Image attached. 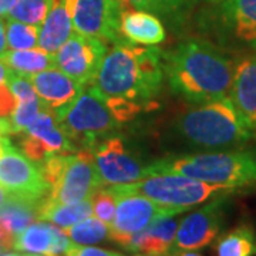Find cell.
<instances>
[{"label": "cell", "instance_id": "27", "mask_svg": "<svg viewBox=\"0 0 256 256\" xmlns=\"http://www.w3.org/2000/svg\"><path fill=\"white\" fill-rule=\"evenodd\" d=\"M52 3L53 0H18L8 13V18L40 28L52 8Z\"/></svg>", "mask_w": 256, "mask_h": 256}, {"label": "cell", "instance_id": "7", "mask_svg": "<svg viewBox=\"0 0 256 256\" xmlns=\"http://www.w3.org/2000/svg\"><path fill=\"white\" fill-rule=\"evenodd\" d=\"M54 116L57 126L70 141L92 148L98 138L116 130L120 122L106 101L92 88L82 92L76 100L56 110Z\"/></svg>", "mask_w": 256, "mask_h": 256}, {"label": "cell", "instance_id": "33", "mask_svg": "<svg viewBox=\"0 0 256 256\" xmlns=\"http://www.w3.org/2000/svg\"><path fill=\"white\" fill-rule=\"evenodd\" d=\"M66 256H126L121 255L118 252L108 250V249H102V248H94L88 245H78L72 242V245L68 248Z\"/></svg>", "mask_w": 256, "mask_h": 256}, {"label": "cell", "instance_id": "42", "mask_svg": "<svg viewBox=\"0 0 256 256\" xmlns=\"http://www.w3.org/2000/svg\"><path fill=\"white\" fill-rule=\"evenodd\" d=\"M24 256H42V255H36V254H26ZM44 256H46V255H44Z\"/></svg>", "mask_w": 256, "mask_h": 256}, {"label": "cell", "instance_id": "10", "mask_svg": "<svg viewBox=\"0 0 256 256\" xmlns=\"http://www.w3.org/2000/svg\"><path fill=\"white\" fill-rule=\"evenodd\" d=\"M107 188L116 195V215L110 225V239L116 244L146 229L161 216H174L184 212L178 208L156 204L140 194L120 191L114 186Z\"/></svg>", "mask_w": 256, "mask_h": 256}, {"label": "cell", "instance_id": "35", "mask_svg": "<svg viewBox=\"0 0 256 256\" xmlns=\"http://www.w3.org/2000/svg\"><path fill=\"white\" fill-rule=\"evenodd\" d=\"M8 38H6V20L0 16V56L8 50Z\"/></svg>", "mask_w": 256, "mask_h": 256}, {"label": "cell", "instance_id": "14", "mask_svg": "<svg viewBox=\"0 0 256 256\" xmlns=\"http://www.w3.org/2000/svg\"><path fill=\"white\" fill-rule=\"evenodd\" d=\"M24 132L26 136L20 141L22 151L36 164L42 165L48 156L56 154L74 152L72 141L57 126L56 116L46 102Z\"/></svg>", "mask_w": 256, "mask_h": 256}, {"label": "cell", "instance_id": "25", "mask_svg": "<svg viewBox=\"0 0 256 256\" xmlns=\"http://www.w3.org/2000/svg\"><path fill=\"white\" fill-rule=\"evenodd\" d=\"M216 256H256V232L248 224L230 229L215 245Z\"/></svg>", "mask_w": 256, "mask_h": 256}, {"label": "cell", "instance_id": "30", "mask_svg": "<svg viewBox=\"0 0 256 256\" xmlns=\"http://www.w3.org/2000/svg\"><path fill=\"white\" fill-rule=\"evenodd\" d=\"M43 106H44V101L40 97L34 98V100L18 102L16 110L9 118L10 132L18 134V132L24 131L28 127V124L36 118L37 114L43 108Z\"/></svg>", "mask_w": 256, "mask_h": 256}, {"label": "cell", "instance_id": "40", "mask_svg": "<svg viewBox=\"0 0 256 256\" xmlns=\"http://www.w3.org/2000/svg\"><path fill=\"white\" fill-rule=\"evenodd\" d=\"M170 256H202L194 250H182V252H172Z\"/></svg>", "mask_w": 256, "mask_h": 256}, {"label": "cell", "instance_id": "32", "mask_svg": "<svg viewBox=\"0 0 256 256\" xmlns=\"http://www.w3.org/2000/svg\"><path fill=\"white\" fill-rule=\"evenodd\" d=\"M18 100L9 88L8 82H0V118L9 120L16 110Z\"/></svg>", "mask_w": 256, "mask_h": 256}, {"label": "cell", "instance_id": "17", "mask_svg": "<svg viewBox=\"0 0 256 256\" xmlns=\"http://www.w3.org/2000/svg\"><path fill=\"white\" fill-rule=\"evenodd\" d=\"M28 78L33 84L37 96L50 108L54 110L67 106L84 92L82 84L57 68H48L40 73L32 74Z\"/></svg>", "mask_w": 256, "mask_h": 256}, {"label": "cell", "instance_id": "38", "mask_svg": "<svg viewBox=\"0 0 256 256\" xmlns=\"http://www.w3.org/2000/svg\"><path fill=\"white\" fill-rule=\"evenodd\" d=\"M8 134H12L10 132L9 120L0 118V137H6Z\"/></svg>", "mask_w": 256, "mask_h": 256}, {"label": "cell", "instance_id": "3", "mask_svg": "<svg viewBox=\"0 0 256 256\" xmlns=\"http://www.w3.org/2000/svg\"><path fill=\"white\" fill-rule=\"evenodd\" d=\"M174 130L188 144L205 150L239 146L254 137V128L242 118L229 96L186 110L176 118Z\"/></svg>", "mask_w": 256, "mask_h": 256}, {"label": "cell", "instance_id": "20", "mask_svg": "<svg viewBox=\"0 0 256 256\" xmlns=\"http://www.w3.org/2000/svg\"><path fill=\"white\" fill-rule=\"evenodd\" d=\"M120 30L122 38L130 43L156 46L165 40L164 26L156 14L144 10H131L127 3L121 14Z\"/></svg>", "mask_w": 256, "mask_h": 256}, {"label": "cell", "instance_id": "28", "mask_svg": "<svg viewBox=\"0 0 256 256\" xmlns=\"http://www.w3.org/2000/svg\"><path fill=\"white\" fill-rule=\"evenodd\" d=\"M6 38H8V46L13 50L34 48L37 47L38 28L8 18H6Z\"/></svg>", "mask_w": 256, "mask_h": 256}, {"label": "cell", "instance_id": "2", "mask_svg": "<svg viewBox=\"0 0 256 256\" xmlns=\"http://www.w3.org/2000/svg\"><path fill=\"white\" fill-rule=\"evenodd\" d=\"M171 90L190 102L202 104L228 97L235 66L206 40H188L162 56Z\"/></svg>", "mask_w": 256, "mask_h": 256}, {"label": "cell", "instance_id": "15", "mask_svg": "<svg viewBox=\"0 0 256 256\" xmlns=\"http://www.w3.org/2000/svg\"><path fill=\"white\" fill-rule=\"evenodd\" d=\"M226 196H216L200 210L191 212L178 225L174 248L180 250H196L210 245L218 236L225 215Z\"/></svg>", "mask_w": 256, "mask_h": 256}, {"label": "cell", "instance_id": "11", "mask_svg": "<svg viewBox=\"0 0 256 256\" xmlns=\"http://www.w3.org/2000/svg\"><path fill=\"white\" fill-rule=\"evenodd\" d=\"M212 28L222 43L256 50V0H220Z\"/></svg>", "mask_w": 256, "mask_h": 256}, {"label": "cell", "instance_id": "36", "mask_svg": "<svg viewBox=\"0 0 256 256\" xmlns=\"http://www.w3.org/2000/svg\"><path fill=\"white\" fill-rule=\"evenodd\" d=\"M16 3L18 0H0V16H8V13Z\"/></svg>", "mask_w": 256, "mask_h": 256}, {"label": "cell", "instance_id": "19", "mask_svg": "<svg viewBox=\"0 0 256 256\" xmlns=\"http://www.w3.org/2000/svg\"><path fill=\"white\" fill-rule=\"evenodd\" d=\"M73 34V20L67 0H53L44 22L38 28L37 47L54 54Z\"/></svg>", "mask_w": 256, "mask_h": 256}, {"label": "cell", "instance_id": "43", "mask_svg": "<svg viewBox=\"0 0 256 256\" xmlns=\"http://www.w3.org/2000/svg\"><path fill=\"white\" fill-rule=\"evenodd\" d=\"M208 2H220V0H208Z\"/></svg>", "mask_w": 256, "mask_h": 256}, {"label": "cell", "instance_id": "21", "mask_svg": "<svg viewBox=\"0 0 256 256\" xmlns=\"http://www.w3.org/2000/svg\"><path fill=\"white\" fill-rule=\"evenodd\" d=\"M43 200H32L10 195L9 201L0 208V229L14 236L20 230L38 220Z\"/></svg>", "mask_w": 256, "mask_h": 256}, {"label": "cell", "instance_id": "41", "mask_svg": "<svg viewBox=\"0 0 256 256\" xmlns=\"http://www.w3.org/2000/svg\"><path fill=\"white\" fill-rule=\"evenodd\" d=\"M2 256H24V255H20V254H3Z\"/></svg>", "mask_w": 256, "mask_h": 256}, {"label": "cell", "instance_id": "8", "mask_svg": "<svg viewBox=\"0 0 256 256\" xmlns=\"http://www.w3.org/2000/svg\"><path fill=\"white\" fill-rule=\"evenodd\" d=\"M0 185L10 195L32 200H44L50 188L42 166L8 137H0Z\"/></svg>", "mask_w": 256, "mask_h": 256}, {"label": "cell", "instance_id": "16", "mask_svg": "<svg viewBox=\"0 0 256 256\" xmlns=\"http://www.w3.org/2000/svg\"><path fill=\"white\" fill-rule=\"evenodd\" d=\"M176 229L178 220L174 216H161L118 245L142 256H170L174 252Z\"/></svg>", "mask_w": 256, "mask_h": 256}, {"label": "cell", "instance_id": "5", "mask_svg": "<svg viewBox=\"0 0 256 256\" xmlns=\"http://www.w3.org/2000/svg\"><path fill=\"white\" fill-rule=\"evenodd\" d=\"M40 166L50 186L44 201L50 204H77L102 188L92 151L56 154Z\"/></svg>", "mask_w": 256, "mask_h": 256}, {"label": "cell", "instance_id": "22", "mask_svg": "<svg viewBox=\"0 0 256 256\" xmlns=\"http://www.w3.org/2000/svg\"><path fill=\"white\" fill-rule=\"evenodd\" d=\"M58 226L44 222H33L13 236L12 248L24 254L50 256Z\"/></svg>", "mask_w": 256, "mask_h": 256}, {"label": "cell", "instance_id": "39", "mask_svg": "<svg viewBox=\"0 0 256 256\" xmlns=\"http://www.w3.org/2000/svg\"><path fill=\"white\" fill-rule=\"evenodd\" d=\"M9 198H10V194L2 185H0V208L6 204V202L9 201Z\"/></svg>", "mask_w": 256, "mask_h": 256}, {"label": "cell", "instance_id": "18", "mask_svg": "<svg viewBox=\"0 0 256 256\" xmlns=\"http://www.w3.org/2000/svg\"><path fill=\"white\" fill-rule=\"evenodd\" d=\"M229 97L250 128H256V54L235 67Z\"/></svg>", "mask_w": 256, "mask_h": 256}, {"label": "cell", "instance_id": "29", "mask_svg": "<svg viewBox=\"0 0 256 256\" xmlns=\"http://www.w3.org/2000/svg\"><path fill=\"white\" fill-rule=\"evenodd\" d=\"M132 8L144 12H154L160 16L166 18H181L188 6L186 0H121Z\"/></svg>", "mask_w": 256, "mask_h": 256}, {"label": "cell", "instance_id": "9", "mask_svg": "<svg viewBox=\"0 0 256 256\" xmlns=\"http://www.w3.org/2000/svg\"><path fill=\"white\" fill-rule=\"evenodd\" d=\"M73 28L82 36L107 43L126 42L121 36V14L126 3L121 0H67Z\"/></svg>", "mask_w": 256, "mask_h": 256}, {"label": "cell", "instance_id": "24", "mask_svg": "<svg viewBox=\"0 0 256 256\" xmlns=\"http://www.w3.org/2000/svg\"><path fill=\"white\" fill-rule=\"evenodd\" d=\"M0 60L16 74L28 77L48 68H56L53 54H47L38 47L28 50H6Z\"/></svg>", "mask_w": 256, "mask_h": 256}, {"label": "cell", "instance_id": "1", "mask_svg": "<svg viewBox=\"0 0 256 256\" xmlns=\"http://www.w3.org/2000/svg\"><path fill=\"white\" fill-rule=\"evenodd\" d=\"M162 53L156 47L120 42L108 50L92 82V88L120 122L134 118L152 106L164 82Z\"/></svg>", "mask_w": 256, "mask_h": 256}, {"label": "cell", "instance_id": "26", "mask_svg": "<svg viewBox=\"0 0 256 256\" xmlns=\"http://www.w3.org/2000/svg\"><path fill=\"white\" fill-rule=\"evenodd\" d=\"M63 230L72 242L78 245H96L110 238V225L92 216L64 228Z\"/></svg>", "mask_w": 256, "mask_h": 256}, {"label": "cell", "instance_id": "12", "mask_svg": "<svg viewBox=\"0 0 256 256\" xmlns=\"http://www.w3.org/2000/svg\"><path fill=\"white\" fill-rule=\"evenodd\" d=\"M92 154L102 188L137 182L146 176V166L128 151L120 137L106 138L96 144Z\"/></svg>", "mask_w": 256, "mask_h": 256}, {"label": "cell", "instance_id": "23", "mask_svg": "<svg viewBox=\"0 0 256 256\" xmlns=\"http://www.w3.org/2000/svg\"><path fill=\"white\" fill-rule=\"evenodd\" d=\"M92 215V200L87 198L77 204H50L43 200L38 210V220L52 222L58 228H68Z\"/></svg>", "mask_w": 256, "mask_h": 256}, {"label": "cell", "instance_id": "31", "mask_svg": "<svg viewBox=\"0 0 256 256\" xmlns=\"http://www.w3.org/2000/svg\"><path fill=\"white\" fill-rule=\"evenodd\" d=\"M92 214L104 224L111 225L116 215V195L110 188H100L92 196Z\"/></svg>", "mask_w": 256, "mask_h": 256}, {"label": "cell", "instance_id": "34", "mask_svg": "<svg viewBox=\"0 0 256 256\" xmlns=\"http://www.w3.org/2000/svg\"><path fill=\"white\" fill-rule=\"evenodd\" d=\"M12 244H13V236L0 229V256L3 255L6 250H9L12 248Z\"/></svg>", "mask_w": 256, "mask_h": 256}, {"label": "cell", "instance_id": "4", "mask_svg": "<svg viewBox=\"0 0 256 256\" xmlns=\"http://www.w3.org/2000/svg\"><path fill=\"white\" fill-rule=\"evenodd\" d=\"M152 174H181L236 190L256 184V152H208L161 160L146 166V176Z\"/></svg>", "mask_w": 256, "mask_h": 256}, {"label": "cell", "instance_id": "6", "mask_svg": "<svg viewBox=\"0 0 256 256\" xmlns=\"http://www.w3.org/2000/svg\"><path fill=\"white\" fill-rule=\"evenodd\" d=\"M120 191L134 192L170 208L181 210L204 204L210 198L229 195L235 191L222 185H214L181 174H152L127 185H116Z\"/></svg>", "mask_w": 256, "mask_h": 256}, {"label": "cell", "instance_id": "37", "mask_svg": "<svg viewBox=\"0 0 256 256\" xmlns=\"http://www.w3.org/2000/svg\"><path fill=\"white\" fill-rule=\"evenodd\" d=\"M10 74H12V70H10L9 67L0 60V82H8V78H9Z\"/></svg>", "mask_w": 256, "mask_h": 256}, {"label": "cell", "instance_id": "13", "mask_svg": "<svg viewBox=\"0 0 256 256\" xmlns=\"http://www.w3.org/2000/svg\"><path fill=\"white\" fill-rule=\"evenodd\" d=\"M106 53L107 44L104 42L73 33L53 54V58L56 68L82 86H92Z\"/></svg>", "mask_w": 256, "mask_h": 256}]
</instances>
